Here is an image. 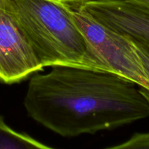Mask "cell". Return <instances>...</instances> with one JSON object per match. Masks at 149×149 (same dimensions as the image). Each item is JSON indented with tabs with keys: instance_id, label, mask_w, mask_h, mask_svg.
<instances>
[{
	"instance_id": "7",
	"label": "cell",
	"mask_w": 149,
	"mask_h": 149,
	"mask_svg": "<svg viewBox=\"0 0 149 149\" xmlns=\"http://www.w3.org/2000/svg\"><path fill=\"white\" fill-rule=\"evenodd\" d=\"M111 149H148L149 148V132L135 133L126 142L117 146L109 147Z\"/></svg>"
},
{
	"instance_id": "8",
	"label": "cell",
	"mask_w": 149,
	"mask_h": 149,
	"mask_svg": "<svg viewBox=\"0 0 149 149\" xmlns=\"http://www.w3.org/2000/svg\"><path fill=\"white\" fill-rule=\"evenodd\" d=\"M135 45L136 51L140 57L141 63L149 78V45L140 41L131 39Z\"/></svg>"
},
{
	"instance_id": "1",
	"label": "cell",
	"mask_w": 149,
	"mask_h": 149,
	"mask_svg": "<svg viewBox=\"0 0 149 149\" xmlns=\"http://www.w3.org/2000/svg\"><path fill=\"white\" fill-rule=\"evenodd\" d=\"M130 80L107 71L55 65L29 81L28 114L65 138L124 126L149 116V100Z\"/></svg>"
},
{
	"instance_id": "6",
	"label": "cell",
	"mask_w": 149,
	"mask_h": 149,
	"mask_svg": "<svg viewBox=\"0 0 149 149\" xmlns=\"http://www.w3.org/2000/svg\"><path fill=\"white\" fill-rule=\"evenodd\" d=\"M50 149L27 134L14 130L0 116V149Z\"/></svg>"
},
{
	"instance_id": "9",
	"label": "cell",
	"mask_w": 149,
	"mask_h": 149,
	"mask_svg": "<svg viewBox=\"0 0 149 149\" xmlns=\"http://www.w3.org/2000/svg\"><path fill=\"white\" fill-rule=\"evenodd\" d=\"M52 1L63 3L68 6H79L91 0H52Z\"/></svg>"
},
{
	"instance_id": "3",
	"label": "cell",
	"mask_w": 149,
	"mask_h": 149,
	"mask_svg": "<svg viewBox=\"0 0 149 149\" xmlns=\"http://www.w3.org/2000/svg\"><path fill=\"white\" fill-rule=\"evenodd\" d=\"M85 39L89 68L113 73L140 87L149 100V78L130 38L100 23L77 6H69Z\"/></svg>"
},
{
	"instance_id": "2",
	"label": "cell",
	"mask_w": 149,
	"mask_h": 149,
	"mask_svg": "<svg viewBox=\"0 0 149 149\" xmlns=\"http://www.w3.org/2000/svg\"><path fill=\"white\" fill-rule=\"evenodd\" d=\"M8 3L42 66L89 68L85 39L69 6L52 0H8Z\"/></svg>"
},
{
	"instance_id": "4",
	"label": "cell",
	"mask_w": 149,
	"mask_h": 149,
	"mask_svg": "<svg viewBox=\"0 0 149 149\" xmlns=\"http://www.w3.org/2000/svg\"><path fill=\"white\" fill-rule=\"evenodd\" d=\"M43 68L8 0H0V82H18Z\"/></svg>"
},
{
	"instance_id": "5",
	"label": "cell",
	"mask_w": 149,
	"mask_h": 149,
	"mask_svg": "<svg viewBox=\"0 0 149 149\" xmlns=\"http://www.w3.org/2000/svg\"><path fill=\"white\" fill-rule=\"evenodd\" d=\"M77 7L113 31L149 45V7L130 0H91Z\"/></svg>"
},
{
	"instance_id": "10",
	"label": "cell",
	"mask_w": 149,
	"mask_h": 149,
	"mask_svg": "<svg viewBox=\"0 0 149 149\" xmlns=\"http://www.w3.org/2000/svg\"><path fill=\"white\" fill-rule=\"evenodd\" d=\"M130 1H135V2L139 3V4H141L143 5H145L149 7V0H130Z\"/></svg>"
}]
</instances>
